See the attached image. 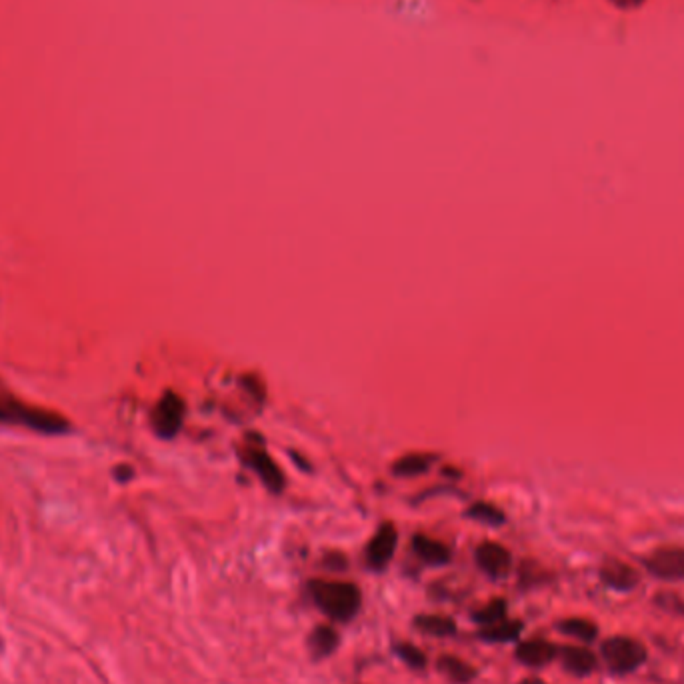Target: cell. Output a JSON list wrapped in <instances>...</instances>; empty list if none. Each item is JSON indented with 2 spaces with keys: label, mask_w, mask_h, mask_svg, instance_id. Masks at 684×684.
<instances>
[{
  "label": "cell",
  "mask_w": 684,
  "mask_h": 684,
  "mask_svg": "<svg viewBox=\"0 0 684 684\" xmlns=\"http://www.w3.org/2000/svg\"><path fill=\"white\" fill-rule=\"evenodd\" d=\"M0 422L19 425L43 435H64L70 430V422L62 414L30 406L8 395L3 388H0Z\"/></svg>",
  "instance_id": "6da1fadb"
},
{
  "label": "cell",
  "mask_w": 684,
  "mask_h": 684,
  "mask_svg": "<svg viewBox=\"0 0 684 684\" xmlns=\"http://www.w3.org/2000/svg\"><path fill=\"white\" fill-rule=\"evenodd\" d=\"M314 605L332 621L346 623L361 608V590L353 582L313 581L308 584Z\"/></svg>",
  "instance_id": "7a4b0ae2"
},
{
  "label": "cell",
  "mask_w": 684,
  "mask_h": 684,
  "mask_svg": "<svg viewBox=\"0 0 684 684\" xmlns=\"http://www.w3.org/2000/svg\"><path fill=\"white\" fill-rule=\"evenodd\" d=\"M600 655L608 669L616 674H631L647 661V648L629 637H613L602 642Z\"/></svg>",
  "instance_id": "3957f363"
},
{
  "label": "cell",
  "mask_w": 684,
  "mask_h": 684,
  "mask_svg": "<svg viewBox=\"0 0 684 684\" xmlns=\"http://www.w3.org/2000/svg\"><path fill=\"white\" fill-rule=\"evenodd\" d=\"M183 420H184V403L183 398L176 393H165V396L160 398L157 409L152 412V427L154 433H157L160 438H175L183 428Z\"/></svg>",
  "instance_id": "277c9868"
},
{
  "label": "cell",
  "mask_w": 684,
  "mask_h": 684,
  "mask_svg": "<svg viewBox=\"0 0 684 684\" xmlns=\"http://www.w3.org/2000/svg\"><path fill=\"white\" fill-rule=\"evenodd\" d=\"M244 462L256 472V476L263 480L268 491L274 494H281L284 491L282 470L263 446H248V449L244 451Z\"/></svg>",
  "instance_id": "5b68a950"
},
{
  "label": "cell",
  "mask_w": 684,
  "mask_h": 684,
  "mask_svg": "<svg viewBox=\"0 0 684 684\" xmlns=\"http://www.w3.org/2000/svg\"><path fill=\"white\" fill-rule=\"evenodd\" d=\"M645 566L653 576L661 581H684V550L661 549L645 558Z\"/></svg>",
  "instance_id": "8992f818"
},
{
  "label": "cell",
  "mask_w": 684,
  "mask_h": 684,
  "mask_svg": "<svg viewBox=\"0 0 684 684\" xmlns=\"http://www.w3.org/2000/svg\"><path fill=\"white\" fill-rule=\"evenodd\" d=\"M398 542L396 528L393 525H382L377 534L372 536V541L366 547V563L374 570H382L395 557Z\"/></svg>",
  "instance_id": "52a82bcc"
},
{
  "label": "cell",
  "mask_w": 684,
  "mask_h": 684,
  "mask_svg": "<svg viewBox=\"0 0 684 684\" xmlns=\"http://www.w3.org/2000/svg\"><path fill=\"white\" fill-rule=\"evenodd\" d=\"M476 563L488 576L502 578V576L509 574L510 565H512V557H510V552L502 547V544L483 542L476 549Z\"/></svg>",
  "instance_id": "ba28073f"
},
{
  "label": "cell",
  "mask_w": 684,
  "mask_h": 684,
  "mask_svg": "<svg viewBox=\"0 0 684 684\" xmlns=\"http://www.w3.org/2000/svg\"><path fill=\"white\" fill-rule=\"evenodd\" d=\"M558 656V647L550 645L547 640H526L517 647V658L526 666L539 669L547 666Z\"/></svg>",
  "instance_id": "9c48e42d"
},
{
  "label": "cell",
  "mask_w": 684,
  "mask_h": 684,
  "mask_svg": "<svg viewBox=\"0 0 684 684\" xmlns=\"http://www.w3.org/2000/svg\"><path fill=\"white\" fill-rule=\"evenodd\" d=\"M558 656L565 671L574 674V677H589V674H592L594 669H597V656L586 648L563 647L558 648Z\"/></svg>",
  "instance_id": "30bf717a"
},
{
  "label": "cell",
  "mask_w": 684,
  "mask_h": 684,
  "mask_svg": "<svg viewBox=\"0 0 684 684\" xmlns=\"http://www.w3.org/2000/svg\"><path fill=\"white\" fill-rule=\"evenodd\" d=\"M412 549L417 552V557L430 566H444L451 563V549L446 544L438 542L435 539H428L425 534H417L412 539Z\"/></svg>",
  "instance_id": "8fae6325"
},
{
  "label": "cell",
  "mask_w": 684,
  "mask_h": 684,
  "mask_svg": "<svg viewBox=\"0 0 684 684\" xmlns=\"http://www.w3.org/2000/svg\"><path fill=\"white\" fill-rule=\"evenodd\" d=\"M600 578L602 582L608 584L610 589L615 590H631L639 582V574L634 573L629 565L618 563V560H608V563L600 568Z\"/></svg>",
  "instance_id": "7c38bea8"
},
{
  "label": "cell",
  "mask_w": 684,
  "mask_h": 684,
  "mask_svg": "<svg viewBox=\"0 0 684 684\" xmlns=\"http://www.w3.org/2000/svg\"><path fill=\"white\" fill-rule=\"evenodd\" d=\"M338 647V634L332 626H316L311 637H308V648L314 658H324L335 653Z\"/></svg>",
  "instance_id": "4fadbf2b"
},
{
  "label": "cell",
  "mask_w": 684,
  "mask_h": 684,
  "mask_svg": "<svg viewBox=\"0 0 684 684\" xmlns=\"http://www.w3.org/2000/svg\"><path fill=\"white\" fill-rule=\"evenodd\" d=\"M436 669L441 671L444 677H449V680H452L454 684H468L472 679L476 677V672L470 664L460 661V658L451 656V655H444V656L438 658Z\"/></svg>",
  "instance_id": "5bb4252c"
},
{
  "label": "cell",
  "mask_w": 684,
  "mask_h": 684,
  "mask_svg": "<svg viewBox=\"0 0 684 684\" xmlns=\"http://www.w3.org/2000/svg\"><path fill=\"white\" fill-rule=\"evenodd\" d=\"M435 462V456L430 454H406L393 464V472L396 476H419L430 468Z\"/></svg>",
  "instance_id": "9a60e30c"
},
{
  "label": "cell",
  "mask_w": 684,
  "mask_h": 684,
  "mask_svg": "<svg viewBox=\"0 0 684 684\" xmlns=\"http://www.w3.org/2000/svg\"><path fill=\"white\" fill-rule=\"evenodd\" d=\"M520 632H523V624L518 621H502L499 624L484 626L478 637L486 642H512L520 637Z\"/></svg>",
  "instance_id": "2e32d148"
},
{
  "label": "cell",
  "mask_w": 684,
  "mask_h": 684,
  "mask_svg": "<svg viewBox=\"0 0 684 684\" xmlns=\"http://www.w3.org/2000/svg\"><path fill=\"white\" fill-rule=\"evenodd\" d=\"M417 629L422 632L430 634V637H452L456 632V624L446 616H436V615H425V616H417Z\"/></svg>",
  "instance_id": "e0dca14e"
},
{
  "label": "cell",
  "mask_w": 684,
  "mask_h": 684,
  "mask_svg": "<svg viewBox=\"0 0 684 684\" xmlns=\"http://www.w3.org/2000/svg\"><path fill=\"white\" fill-rule=\"evenodd\" d=\"M558 631L566 634V637H573L582 642H592L598 634V629L594 626V623L584 621V618H568V621L558 624Z\"/></svg>",
  "instance_id": "ac0fdd59"
},
{
  "label": "cell",
  "mask_w": 684,
  "mask_h": 684,
  "mask_svg": "<svg viewBox=\"0 0 684 684\" xmlns=\"http://www.w3.org/2000/svg\"><path fill=\"white\" fill-rule=\"evenodd\" d=\"M467 517L488 526H501L504 523V512L501 509H496L494 504L483 502V501L472 504V507L467 510Z\"/></svg>",
  "instance_id": "d6986e66"
},
{
  "label": "cell",
  "mask_w": 684,
  "mask_h": 684,
  "mask_svg": "<svg viewBox=\"0 0 684 684\" xmlns=\"http://www.w3.org/2000/svg\"><path fill=\"white\" fill-rule=\"evenodd\" d=\"M472 618H475V623H478L480 626H493V624H499L502 621H507V602L504 600H494L491 602V605L484 607L483 610H478V613L472 615Z\"/></svg>",
  "instance_id": "ffe728a7"
},
{
  "label": "cell",
  "mask_w": 684,
  "mask_h": 684,
  "mask_svg": "<svg viewBox=\"0 0 684 684\" xmlns=\"http://www.w3.org/2000/svg\"><path fill=\"white\" fill-rule=\"evenodd\" d=\"M395 653L403 663L409 664L411 669H414V671H420L427 666V655L422 653L420 648L411 645V642H401V645H396Z\"/></svg>",
  "instance_id": "44dd1931"
},
{
  "label": "cell",
  "mask_w": 684,
  "mask_h": 684,
  "mask_svg": "<svg viewBox=\"0 0 684 684\" xmlns=\"http://www.w3.org/2000/svg\"><path fill=\"white\" fill-rule=\"evenodd\" d=\"M134 476V470L126 467V464H122V467H117V470H114V478L120 480V483H126V480H130Z\"/></svg>",
  "instance_id": "7402d4cb"
},
{
  "label": "cell",
  "mask_w": 684,
  "mask_h": 684,
  "mask_svg": "<svg viewBox=\"0 0 684 684\" xmlns=\"http://www.w3.org/2000/svg\"><path fill=\"white\" fill-rule=\"evenodd\" d=\"M610 3L616 4L618 8H637L645 3V0H610Z\"/></svg>",
  "instance_id": "603a6c76"
},
{
  "label": "cell",
  "mask_w": 684,
  "mask_h": 684,
  "mask_svg": "<svg viewBox=\"0 0 684 684\" xmlns=\"http://www.w3.org/2000/svg\"><path fill=\"white\" fill-rule=\"evenodd\" d=\"M520 684H544V682L539 680V679H526V680H523Z\"/></svg>",
  "instance_id": "cb8c5ba5"
}]
</instances>
